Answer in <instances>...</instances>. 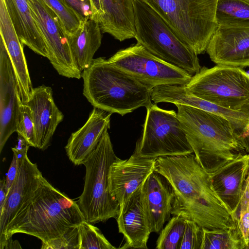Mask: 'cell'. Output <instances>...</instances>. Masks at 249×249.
<instances>
[{
	"label": "cell",
	"instance_id": "6da1fadb",
	"mask_svg": "<svg viewBox=\"0 0 249 249\" xmlns=\"http://www.w3.org/2000/svg\"><path fill=\"white\" fill-rule=\"evenodd\" d=\"M155 171L169 181L174 191L171 214L207 229H227L234 220L214 193L210 174L194 153L156 158Z\"/></svg>",
	"mask_w": 249,
	"mask_h": 249
},
{
	"label": "cell",
	"instance_id": "7a4b0ae2",
	"mask_svg": "<svg viewBox=\"0 0 249 249\" xmlns=\"http://www.w3.org/2000/svg\"><path fill=\"white\" fill-rule=\"evenodd\" d=\"M177 115L197 161L211 174L247 154L231 122L199 108L175 105Z\"/></svg>",
	"mask_w": 249,
	"mask_h": 249
},
{
	"label": "cell",
	"instance_id": "3957f363",
	"mask_svg": "<svg viewBox=\"0 0 249 249\" xmlns=\"http://www.w3.org/2000/svg\"><path fill=\"white\" fill-rule=\"evenodd\" d=\"M84 221L77 203L45 178L27 206L9 224L0 241V249H4L15 233L29 234L45 242L62 235Z\"/></svg>",
	"mask_w": 249,
	"mask_h": 249
},
{
	"label": "cell",
	"instance_id": "277c9868",
	"mask_svg": "<svg viewBox=\"0 0 249 249\" xmlns=\"http://www.w3.org/2000/svg\"><path fill=\"white\" fill-rule=\"evenodd\" d=\"M82 77L83 95L94 107L124 116L152 104V89L104 57L94 59Z\"/></svg>",
	"mask_w": 249,
	"mask_h": 249
},
{
	"label": "cell",
	"instance_id": "5b68a950",
	"mask_svg": "<svg viewBox=\"0 0 249 249\" xmlns=\"http://www.w3.org/2000/svg\"><path fill=\"white\" fill-rule=\"evenodd\" d=\"M137 43L152 54L193 76L201 69L197 54L162 17L143 0H133Z\"/></svg>",
	"mask_w": 249,
	"mask_h": 249
},
{
	"label": "cell",
	"instance_id": "8992f818",
	"mask_svg": "<svg viewBox=\"0 0 249 249\" xmlns=\"http://www.w3.org/2000/svg\"><path fill=\"white\" fill-rule=\"evenodd\" d=\"M118 158L107 130L83 163L85 183L77 203L86 221L92 224L116 219L118 215L119 204L109 194L108 180L110 167Z\"/></svg>",
	"mask_w": 249,
	"mask_h": 249
},
{
	"label": "cell",
	"instance_id": "52a82bcc",
	"mask_svg": "<svg viewBox=\"0 0 249 249\" xmlns=\"http://www.w3.org/2000/svg\"><path fill=\"white\" fill-rule=\"evenodd\" d=\"M155 9L197 55L217 28L218 0H143Z\"/></svg>",
	"mask_w": 249,
	"mask_h": 249
},
{
	"label": "cell",
	"instance_id": "ba28073f",
	"mask_svg": "<svg viewBox=\"0 0 249 249\" xmlns=\"http://www.w3.org/2000/svg\"><path fill=\"white\" fill-rule=\"evenodd\" d=\"M194 95L224 108L249 111V76L240 68H201L186 85Z\"/></svg>",
	"mask_w": 249,
	"mask_h": 249
},
{
	"label": "cell",
	"instance_id": "9c48e42d",
	"mask_svg": "<svg viewBox=\"0 0 249 249\" xmlns=\"http://www.w3.org/2000/svg\"><path fill=\"white\" fill-rule=\"evenodd\" d=\"M146 108L142 133L133 154L156 159L194 153L176 111L153 104Z\"/></svg>",
	"mask_w": 249,
	"mask_h": 249
},
{
	"label": "cell",
	"instance_id": "30bf717a",
	"mask_svg": "<svg viewBox=\"0 0 249 249\" xmlns=\"http://www.w3.org/2000/svg\"><path fill=\"white\" fill-rule=\"evenodd\" d=\"M150 89L164 85H185L192 75L156 57L137 43L121 49L107 59Z\"/></svg>",
	"mask_w": 249,
	"mask_h": 249
},
{
	"label": "cell",
	"instance_id": "8fae6325",
	"mask_svg": "<svg viewBox=\"0 0 249 249\" xmlns=\"http://www.w3.org/2000/svg\"><path fill=\"white\" fill-rule=\"evenodd\" d=\"M33 16L47 45L50 63L61 76L80 79L82 73L76 67L68 37L60 19L43 0H28Z\"/></svg>",
	"mask_w": 249,
	"mask_h": 249
},
{
	"label": "cell",
	"instance_id": "7c38bea8",
	"mask_svg": "<svg viewBox=\"0 0 249 249\" xmlns=\"http://www.w3.org/2000/svg\"><path fill=\"white\" fill-rule=\"evenodd\" d=\"M206 52L217 65L249 67V23L218 25Z\"/></svg>",
	"mask_w": 249,
	"mask_h": 249
},
{
	"label": "cell",
	"instance_id": "4fadbf2b",
	"mask_svg": "<svg viewBox=\"0 0 249 249\" xmlns=\"http://www.w3.org/2000/svg\"><path fill=\"white\" fill-rule=\"evenodd\" d=\"M21 101L17 79L4 43L0 38V152L17 131Z\"/></svg>",
	"mask_w": 249,
	"mask_h": 249
},
{
	"label": "cell",
	"instance_id": "5bb4252c",
	"mask_svg": "<svg viewBox=\"0 0 249 249\" xmlns=\"http://www.w3.org/2000/svg\"><path fill=\"white\" fill-rule=\"evenodd\" d=\"M45 179L37 164L33 163L26 155L0 212V241L9 224L25 208Z\"/></svg>",
	"mask_w": 249,
	"mask_h": 249
},
{
	"label": "cell",
	"instance_id": "9a60e30c",
	"mask_svg": "<svg viewBox=\"0 0 249 249\" xmlns=\"http://www.w3.org/2000/svg\"><path fill=\"white\" fill-rule=\"evenodd\" d=\"M156 159H148L132 154L128 159L118 158L111 165L108 175V190L119 207L155 171Z\"/></svg>",
	"mask_w": 249,
	"mask_h": 249
},
{
	"label": "cell",
	"instance_id": "2e32d148",
	"mask_svg": "<svg viewBox=\"0 0 249 249\" xmlns=\"http://www.w3.org/2000/svg\"><path fill=\"white\" fill-rule=\"evenodd\" d=\"M143 184L120 207L116 218L119 232L124 237L122 249H148L152 232L142 191Z\"/></svg>",
	"mask_w": 249,
	"mask_h": 249
},
{
	"label": "cell",
	"instance_id": "e0dca14e",
	"mask_svg": "<svg viewBox=\"0 0 249 249\" xmlns=\"http://www.w3.org/2000/svg\"><path fill=\"white\" fill-rule=\"evenodd\" d=\"M249 174V154L240 156L210 174L212 188L234 220Z\"/></svg>",
	"mask_w": 249,
	"mask_h": 249
},
{
	"label": "cell",
	"instance_id": "ac0fdd59",
	"mask_svg": "<svg viewBox=\"0 0 249 249\" xmlns=\"http://www.w3.org/2000/svg\"><path fill=\"white\" fill-rule=\"evenodd\" d=\"M151 99L154 103L166 102L178 104L210 112L228 120L234 127L237 135L243 133L249 123V111H238L227 109L200 98L188 91L185 85H164L152 89Z\"/></svg>",
	"mask_w": 249,
	"mask_h": 249
},
{
	"label": "cell",
	"instance_id": "d6986e66",
	"mask_svg": "<svg viewBox=\"0 0 249 249\" xmlns=\"http://www.w3.org/2000/svg\"><path fill=\"white\" fill-rule=\"evenodd\" d=\"M30 108L34 123L36 148L47 149L64 115L56 105L52 89L44 85L33 88L24 103Z\"/></svg>",
	"mask_w": 249,
	"mask_h": 249
},
{
	"label": "cell",
	"instance_id": "ffe728a7",
	"mask_svg": "<svg viewBox=\"0 0 249 249\" xmlns=\"http://www.w3.org/2000/svg\"><path fill=\"white\" fill-rule=\"evenodd\" d=\"M112 114L94 107L86 123L71 133L65 148L74 165L83 164L95 149L104 133L110 128Z\"/></svg>",
	"mask_w": 249,
	"mask_h": 249
},
{
	"label": "cell",
	"instance_id": "44dd1931",
	"mask_svg": "<svg viewBox=\"0 0 249 249\" xmlns=\"http://www.w3.org/2000/svg\"><path fill=\"white\" fill-rule=\"evenodd\" d=\"M142 191L151 231L159 233L171 219L173 188L165 177L154 171L144 182Z\"/></svg>",
	"mask_w": 249,
	"mask_h": 249
},
{
	"label": "cell",
	"instance_id": "7402d4cb",
	"mask_svg": "<svg viewBox=\"0 0 249 249\" xmlns=\"http://www.w3.org/2000/svg\"><path fill=\"white\" fill-rule=\"evenodd\" d=\"M0 34L17 79L21 101L28 99L33 88L23 51V45L18 38L11 21L4 0H0Z\"/></svg>",
	"mask_w": 249,
	"mask_h": 249
},
{
	"label": "cell",
	"instance_id": "603a6c76",
	"mask_svg": "<svg viewBox=\"0 0 249 249\" xmlns=\"http://www.w3.org/2000/svg\"><path fill=\"white\" fill-rule=\"evenodd\" d=\"M17 34L21 43L35 53L49 57L44 37L32 13L28 0H4Z\"/></svg>",
	"mask_w": 249,
	"mask_h": 249
},
{
	"label": "cell",
	"instance_id": "cb8c5ba5",
	"mask_svg": "<svg viewBox=\"0 0 249 249\" xmlns=\"http://www.w3.org/2000/svg\"><path fill=\"white\" fill-rule=\"evenodd\" d=\"M103 15L99 22L102 33L123 41L135 38L133 0H101Z\"/></svg>",
	"mask_w": 249,
	"mask_h": 249
},
{
	"label": "cell",
	"instance_id": "d4e9b609",
	"mask_svg": "<svg viewBox=\"0 0 249 249\" xmlns=\"http://www.w3.org/2000/svg\"><path fill=\"white\" fill-rule=\"evenodd\" d=\"M102 32L98 22L89 18L69 38L73 62L81 72L91 64L93 56L101 44Z\"/></svg>",
	"mask_w": 249,
	"mask_h": 249
},
{
	"label": "cell",
	"instance_id": "484cf974",
	"mask_svg": "<svg viewBox=\"0 0 249 249\" xmlns=\"http://www.w3.org/2000/svg\"><path fill=\"white\" fill-rule=\"evenodd\" d=\"M201 249H246V245L238 225V219L227 229L203 228Z\"/></svg>",
	"mask_w": 249,
	"mask_h": 249
},
{
	"label": "cell",
	"instance_id": "4316f807",
	"mask_svg": "<svg viewBox=\"0 0 249 249\" xmlns=\"http://www.w3.org/2000/svg\"><path fill=\"white\" fill-rule=\"evenodd\" d=\"M218 25L249 23V0H218Z\"/></svg>",
	"mask_w": 249,
	"mask_h": 249
},
{
	"label": "cell",
	"instance_id": "83f0119b",
	"mask_svg": "<svg viewBox=\"0 0 249 249\" xmlns=\"http://www.w3.org/2000/svg\"><path fill=\"white\" fill-rule=\"evenodd\" d=\"M186 219L180 215H173L160 231L157 240V249H179L185 231Z\"/></svg>",
	"mask_w": 249,
	"mask_h": 249
},
{
	"label": "cell",
	"instance_id": "f1b7e54d",
	"mask_svg": "<svg viewBox=\"0 0 249 249\" xmlns=\"http://www.w3.org/2000/svg\"><path fill=\"white\" fill-rule=\"evenodd\" d=\"M60 19L68 38L72 36L84 20L66 0H43Z\"/></svg>",
	"mask_w": 249,
	"mask_h": 249
},
{
	"label": "cell",
	"instance_id": "f546056e",
	"mask_svg": "<svg viewBox=\"0 0 249 249\" xmlns=\"http://www.w3.org/2000/svg\"><path fill=\"white\" fill-rule=\"evenodd\" d=\"M79 249H115L101 231L90 223L84 221L78 225Z\"/></svg>",
	"mask_w": 249,
	"mask_h": 249
},
{
	"label": "cell",
	"instance_id": "4dcf8cb0",
	"mask_svg": "<svg viewBox=\"0 0 249 249\" xmlns=\"http://www.w3.org/2000/svg\"><path fill=\"white\" fill-rule=\"evenodd\" d=\"M78 226L69 228L62 235L42 242L41 249H79Z\"/></svg>",
	"mask_w": 249,
	"mask_h": 249
},
{
	"label": "cell",
	"instance_id": "1f68e13d",
	"mask_svg": "<svg viewBox=\"0 0 249 249\" xmlns=\"http://www.w3.org/2000/svg\"><path fill=\"white\" fill-rule=\"evenodd\" d=\"M16 132L24 137L31 146L36 148L35 128L32 112L29 107L23 103L20 107Z\"/></svg>",
	"mask_w": 249,
	"mask_h": 249
},
{
	"label": "cell",
	"instance_id": "d6a6232c",
	"mask_svg": "<svg viewBox=\"0 0 249 249\" xmlns=\"http://www.w3.org/2000/svg\"><path fill=\"white\" fill-rule=\"evenodd\" d=\"M238 225L246 248L249 246V174L245 182L238 213Z\"/></svg>",
	"mask_w": 249,
	"mask_h": 249
},
{
	"label": "cell",
	"instance_id": "836d02e7",
	"mask_svg": "<svg viewBox=\"0 0 249 249\" xmlns=\"http://www.w3.org/2000/svg\"><path fill=\"white\" fill-rule=\"evenodd\" d=\"M203 233V227L193 220L186 219V227L179 249H201Z\"/></svg>",
	"mask_w": 249,
	"mask_h": 249
},
{
	"label": "cell",
	"instance_id": "e575fe53",
	"mask_svg": "<svg viewBox=\"0 0 249 249\" xmlns=\"http://www.w3.org/2000/svg\"><path fill=\"white\" fill-rule=\"evenodd\" d=\"M83 20L92 18L89 0H66Z\"/></svg>",
	"mask_w": 249,
	"mask_h": 249
},
{
	"label": "cell",
	"instance_id": "d590c367",
	"mask_svg": "<svg viewBox=\"0 0 249 249\" xmlns=\"http://www.w3.org/2000/svg\"><path fill=\"white\" fill-rule=\"evenodd\" d=\"M22 162H20L17 156L13 154V159L5 178V191L6 196L17 177L19 167Z\"/></svg>",
	"mask_w": 249,
	"mask_h": 249
},
{
	"label": "cell",
	"instance_id": "8d00e7d4",
	"mask_svg": "<svg viewBox=\"0 0 249 249\" xmlns=\"http://www.w3.org/2000/svg\"><path fill=\"white\" fill-rule=\"evenodd\" d=\"M89 1L92 11L91 18L99 23L103 15L101 0H89Z\"/></svg>",
	"mask_w": 249,
	"mask_h": 249
},
{
	"label": "cell",
	"instance_id": "74e56055",
	"mask_svg": "<svg viewBox=\"0 0 249 249\" xmlns=\"http://www.w3.org/2000/svg\"><path fill=\"white\" fill-rule=\"evenodd\" d=\"M237 137L246 152L249 153V123L246 129L243 133L237 135Z\"/></svg>",
	"mask_w": 249,
	"mask_h": 249
},
{
	"label": "cell",
	"instance_id": "f35d334b",
	"mask_svg": "<svg viewBox=\"0 0 249 249\" xmlns=\"http://www.w3.org/2000/svg\"><path fill=\"white\" fill-rule=\"evenodd\" d=\"M5 179L3 178L0 181V212L2 211L6 199L5 191Z\"/></svg>",
	"mask_w": 249,
	"mask_h": 249
},
{
	"label": "cell",
	"instance_id": "ab89813d",
	"mask_svg": "<svg viewBox=\"0 0 249 249\" xmlns=\"http://www.w3.org/2000/svg\"><path fill=\"white\" fill-rule=\"evenodd\" d=\"M246 72L248 74V75L249 76V70Z\"/></svg>",
	"mask_w": 249,
	"mask_h": 249
},
{
	"label": "cell",
	"instance_id": "60d3db41",
	"mask_svg": "<svg viewBox=\"0 0 249 249\" xmlns=\"http://www.w3.org/2000/svg\"><path fill=\"white\" fill-rule=\"evenodd\" d=\"M247 249H249V246L248 247Z\"/></svg>",
	"mask_w": 249,
	"mask_h": 249
}]
</instances>
